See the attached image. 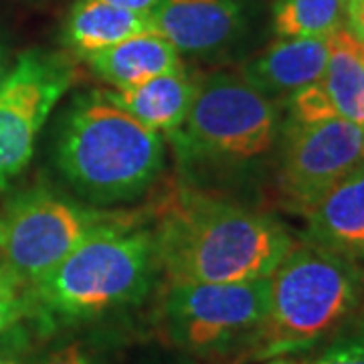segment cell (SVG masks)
Returning <instances> with one entry per match:
<instances>
[{
  "label": "cell",
  "mask_w": 364,
  "mask_h": 364,
  "mask_svg": "<svg viewBox=\"0 0 364 364\" xmlns=\"http://www.w3.org/2000/svg\"><path fill=\"white\" fill-rule=\"evenodd\" d=\"M152 233L158 267L170 284L267 277L296 245L272 217L200 195L170 200Z\"/></svg>",
  "instance_id": "6da1fadb"
},
{
  "label": "cell",
  "mask_w": 364,
  "mask_h": 364,
  "mask_svg": "<svg viewBox=\"0 0 364 364\" xmlns=\"http://www.w3.org/2000/svg\"><path fill=\"white\" fill-rule=\"evenodd\" d=\"M156 267L152 231L107 219L26 287V318L51 328L132 306L148 294Z\"/></svg>",
  "instance_id": "7a4b0ae2"
},
{
  "label": "cell",
  "mask_w": 364,
  "mask_h": 364,
  "mask_svg": "<svg viewBox=\"0 0 364 364\" xmlns=\"http://www.w3.org/2000/svg\"><path fill=\"white\" fill-rule=\"evenodd\" d=\"M55 162L61 176L93 205L142 196L164 168L160 134L142 126L104 93L79 100L61 126Z\"/></svg>",
  "instance_id": "3957f363"
},
{
  "label": "cell",
  "mask_w": 364,
  "mask_h": 364,
  "mask_svg": "<svg viewBox=\"0 0 364 364\" xmlns=\"http://www.w3.org/2000/svg\"><path fill=\"white\" fill-rule=\"evenodd\" d=\"M269 277L272 306L247 348L255 360L310 348L334 332L360 298L354 261L314 243L294 245Z\"/></svg>",
  "instance_id": "277c9868"
},
{
  "label": "cell",
  "mask_w": 364,
  "mask_h": 364,
  "mask_svg": "<svg viewBox=\"0 0 364 364\" xmlns=\"http://www.w3.org/2000/svg\"><path fill=\"white\" fill-rule=\"evenodd\" d=\"M277 112L243 75L215 73L196 81L186 119L174 134L178 152L215 164L247 162L272 150Z\"/></svg>",
  "instance_id": "5b68a950"
},
{
  "label": "cell",
  "mask_w": 364,
  "mask_h": 364,
  "mask_svg": "<svg viewBox=\"0 0 364 364\" xmlns=\"http://www.w3.org/2000/svg\"><path fill=\"white\" fill-rule=\"evenodd\" d=\"M272 306V277L235 284H172L164 299L170 342L195 356L247 346Z\"/></svg>",
  "instance_id": "8992f818"
},
{
  "label": "cell",
  "mask_w": 364,
  "mask_h": 364,
  "mask_svg": "<svg viewBox=\"0 0 364 364\" xmlns=\"http://www.w3.org/2000/svg\"><path fill=\"white\" fill-rule=\"evenodd\" d=\"M107 217L47 188L14 196L0 217V263L28 287L69 255Z\"/></svg>",
  "instance_id": "52a82bcc"
},
{
  "label": "cell",
  "mask_w": 364,
  "mask_h": 364,
  "mask_svg": "<svg viewBox=\"0 0 364 364\" xmlns=\"http://www.w3.org/2000/svg\"><path fill=\"white\" fill-rule=\"evenodd\" d=\"M73 79V63L61 53L31 49L14 61L0 87V188L25 170L43 124Z\"/></svg>",
  "instance_id": "ba28073f"
},
{
  "label": "cell",
  "mask_w": 364,
  "mask_h": 364,
  "mask_svg": "<svg viewBox=\"0 0 364 364\" xmlns=\"http://www.w3.org/2000/svg\"><path fill=\"white\" fill-rule=\"evenodd\" d=\"M364 164V130L344 117L291 122L279 166V193L306 215L352 170Z\"/></svg>",
  "instance_id": "9c48e42d"
},
{
  "label": "cell",
  "mask_w": 364,
  "mask_h": 364,
  "mask_svg": "<svg viewBox=\"0 0 364 364\" xmlns=\"http://www.w3.org/2000/svg\"><path fill=\"white\" fill-rule=\"evenodd\" d=\"M150 14L154 33L200 57L229 49L247 25L241 0H160Z\"/></svg>",
  "instance_id": "30bf717a"
},
{
  "label": "cell",
  "mask_w": 364,
  "mask_h": 364,
  "mask_svg": "<svg viewBox=\"0 0 364 364\" xmlns=\"http://www.w3.org/2000/svg\"><path fill=\"white\" fill-rule=\"evenodd\" d=\"M330 55V37H284L243 69V77L267 100L294 95L320 81Z\"/></svg>",
  "instance_id": "8fae6325"
},
{
  "label": "cell",
  "mask_w": 364,
  "mask_h": 364,
  "mask_svg": "<svg viewBox=\"0 0 364 364\" xmlns=\"http://www.w3.org/2000/svg\"><path fill=\"white\" fill-rule=\"evenodd\" d=\"M310 243L364 259V164L334 184L306 215Z\"/></svg>",
  "instance_id": "7c38bea8"
},
{
  "label": "cell",
  "mask_w": 364,
  "mask_h": 364,
  "mask_svg": "<svg viewBox=\"0 0 364 364\" xmlns=\"http://www.w3.org/2000/svg\"><path fill=\"white\" fill-rule=\"evenodd\" d=\"M95 77L114 90L134 87L182 67L178 49L158 33H144L85 55Z\"/></svg>",
  "instance_id": "4fadbf2b"
},
{
  "label": "cell",
  "mask_w": 364,
  "mask_h": 364,
  "mask_svg": "<svg viewBox=\"0 0 364 364\" xmlns=\"http://www.w3.org/2000/svg\"><path fill=\"white\" fill-rule=\"evenodd\" d=\"M195 91L196 79L181 67L134 87L105 91L104 95L146 128L156 134H174L186 119Z\"/></svg>",
  "instance_id": "5bb4252c"
},
{
  "label": "cell",
  "mask_w": 364,
  "mask_h": 364,
  "mask_svg": "<svg viewBox=\"0 0 364 364\" xmlns=\"http://www.w3.org/2000/svg\"><path fill=\"white\" fill-rule=\"evenodd\" d=\"M144 33H154L150 13L128 11L104 0H77L67 14L61 41L85 57Z\"/></svg>",
  "instance_id": "9a60e30c"
},
{
  "label": "cell",
  "mask_w": 364,
  "mask_h": 364,
  "mask_svg": "<svg viewBox=\"0 0 364 364\" xmlns=\"http://www.w3.org/2000/svg\"><path fill=\"white\" fill-rule=\"evenodd\" d=\"M318 85L334 117L364 130V39L350 26H340L330 35V55Z\"/></svg>",
  "instance_id": "2e32d148"
},
{
  "label": "cell",
  "mask_w": 364,
  "mask_h": 364,
  "mask_svg": "<svg viewBox=\"0 0 364 364\" xmlns=\"http://www.w3.org/2000/svg\"><path fill=\"white\" fill-rule=\"evenodd\" d=\"M348 18V0H275L279 37H330Z\"/></svg>",
  "instance_id": "e0dca14e"
},
{
  "label": "cell",
  "mask_w": 364,
  "mask_h": 364,
  "mask_svg": "<svg viewBox=\"0 0 364 364\" xmlns=\"http://www.w3.org/2000/svg\"><path fill=\"white\" fill-rule=\"evenodd\" d=\"M23 320L0 332V364H33L35 334Z\"/></svg>",
  "instance_id": "ac0fdd59"
},
{
  "label": "cell",
  "mask_w": 364,
  "mask_h": 364,
  "mask_svg": "<svg viewBox=\"0 0 364 364\" xmlns=\"http://www.w3.org/2000/svg\"><path fill=\"white\" fill-rule=\"evenodd\" d=\"M33 364H100V356H97V350L91 348L90 344L75 340V342H67L63 346L47 352Z\"/></svg>",
  "instance_id": "d6986e66"
},
{
  "label": "cell",
  "mask_w": 364,
  "mask_h": 364,
  "mask_svg": "<svg viewBox=\"0 0 364 364\" xmlns=\"http://www.w3.org/2000/svg\"><path fill=\"white\" fill-rule=\"evenodd\" d=\"M314 364H364V334L334 342Z\"/></svg>",
  "instance_id": "ffe728a7"
},
{
  "label": "cell",
  "mask_w": 364,
  "mask_h": 364,
  "mask_svg": "<svg viewBox=\"0 0 364 364\" xmlns=\"http://www.w3.org/2000/svg\"><path fill=\"white\" fill-rule=\"evenodd\" d=\"M28 316L25 296H16L11 299H0V332L6 330L9 326L23 320Z\"/></svg>",
  "instance_id": "44dd1931"
},
{
  "label": "cell",
  "mask_w": 364,
  "mask_h": 364,
  "mask_svg": "<svg viewBox=\"0 0 364 364\" xmlns=\"http://www.w3.org/2000/svg\"><path fill=\"white\" fill-rule=\"evenodd\" d=\"M18 289H21V286L16 284V279H14L13 275L4 269V265L0 263V299H11L16 298V296H21Z\"/></svg>",
  "instance_id": "7402d4cb"
},
{
  "label": "cell",
  "mask_w": 364,
  "mask_h": 364,
  "mask_svg": "<svg viewBox=\"0 0 364 364\" xmlns=\"http://www.w3.org/2000/svg\"><path fill=\"white\" fill-rule=\"evenodd\" d=\"M348 21L352 31L364 39V0L348 4Z\"/></svg>",
  "instance_id": "603a6c76"
},
{
  "label": "cell",
  "mask_w": 364,
  "mask_h": 364,
  "mask_svg": "<svg viewBox=\"0 0 364 364\" xmlns=\"http://www.w3.org/2000/svg\"><path fill=\"white\" fill-rule=\"evenodd\" d=\"M114 6H122L128 11H138V13H150L156 6L160 0H104Z\"/></svg>",
  "instance_id": "cb8c5ba5"
},
{
  "label": "cell",
  "mask_w": 364,
  "mask_h": 364,
  "mask_svg": "<svg viewBox=\"0 0 364 364\" xmlns=\"http://www.w3.org/2000/svg\"><path fill=\"white\" fill-rule=\"evenodd\" d=\"M13 55H11V49L0 41V87H2V83L6 81V77L11 75V71H13Z\"/></svg>",
  "instance_id": "d4e9b609"
},
{
  "label": "cell",
  "mask_w": 364,
  "mask_h": 364,
  "mask_svg": "<svg viewBox=\"0 0 364 364\" xmlns=\"http://www.w3.org/2000/svg\"><path fill=\"white\" fill-rule=\"evenodd\" d=\"M144 364H198L188 356H158V358H150Z\"/></svg>",
  "instance_id": "484cf974"
},
{
  "label": "cell",
  "mask_w": 364,
  "mask_h": 364,
  "mask_svg": "<svg viewBox=\"0 0 364 364\" xmlns=\"http://www.w3.org/2000/svg\"><path fill=\"white\" fill-rule=\"evenodd\" d=\"M267 364H298V363H294V360H286V358H279V360H272V363H267Z\"/></svg>",
  "instance_id": "4316f807"
},
{
  "label": "cell",
  "mask_w": 364,
  "mask_h": 364,
  "mask_svg": "<svg viewBox=\"0 0 364 364\" xmlns=\"http://www.w3.org/2000/svg\"><path fill=\"white\" fill-rule=\"evenodd\" d=\"M350 2H358V0H348V4H350Z\"/></svg>",
  "instance_id": "83f0119b"
}]
</instances>
